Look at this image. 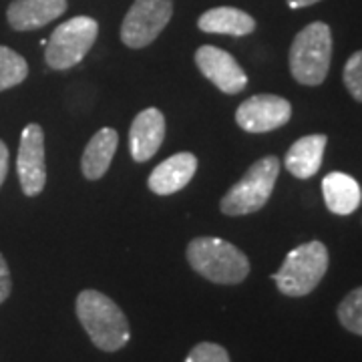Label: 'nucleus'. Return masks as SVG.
Segmentation results:
<instances>
[{"mask_svg": "<svg viewBox=\"0 0 362 362\" xmlns=\"http://www.w3.org/2000/svg\"><path fill=\"white\" fill-rule=\"evenodd\" d=\"M75 312L90 342L103 352L125 349L131 340V326L125 312L99 290L78 292Z\"/></svg>", "mask_w": 362, "mask_h": 362, "instance_id": "obj_1", "label": "nucleus"}, {"mask_svg": "<svg viewBox=\"0 0 362 362\" xmlns=\"http://www.w3.org/2000/svg\"><path fill=\"white\" fill-rule=\"evenodd\" d=\"M185 256L194 272L214 284H242L250 276L246 254L221 238H195L189 242Z\"/></svg>", "mask_w": 362, "mask_h": 362, "instance_id": "obj_2", "label": "nucleus"}, {"mask_svg": "<svg viewBox=\"0 0 362 362\" xmlns=\"http://www.w3.org/2000/svg\"><path fill=\"white\" fill-rule=\"evenodd\" d=\"M332 61V33L326 23H310L298 33L290 47V73L300 85L318 87Z\"/></svg>", "mask_w": 362, "mask_h": 362, "instance_id": "obj_3", "label": "nucleus"}, {"mask_svg": "<svg viewBox=\"0 0 362 362\" xmlns=\"http://www.w3.org/2000/svg\"><path fill=\"white\" fill-rule=\"evenodd\" d=\"M328 272V250L322 242L314 240L294 247L286 256L282 268L272 274L278 290L290 298L308 296L322 282Z\"/></svg>", "mask_w": 362, "mask_h": 362, "instance_id": "obj_4", "label": "nucleus"}, {"mask_svg": "<svg viewBox=\"0 0 362 362\" xmlns=\"http://www.w3.org/2000/svg\"><path fill=\"white\" fill-rule=\"evenodd\" d=\"M280 175V159L276 156H266L258 159L246 175L230 187V192L221 197V214L235 218V216H250L256 214L268 204L276 181Z\"/></svg>", "mask_w": 362, "mask_h": 362, "instance_id": "obj_5", "label": "nucleus"}, {"mask_svg": "<svg viewBox=\"0 0 362 362\" xmlns=\"http://www.w3.org/2000/svg\"><path fill=\"white\" fill-rule=\"evenodd\" d=\"M99 35V23L90 16H75L59 25L47 40L45 61L49 69L66 71L78 65Z\"/></svg>", "mask_w": 362, "mask_h": 362, "instance_id": "obj_6", "label": "nucleus"}, {"mask_svg": "<svg viewBox=\"0 0 362 362\" xmlns=\"http://www.w3.org/2000/svg\"><path fill=\"white\" fill-rule=\"evenodd\" d=\"M173 14V0H135L123 18L121 40L129 49H145L163 33Z\"/></svg>", "mask_w": 362, "mask_h": 362, "instance_id": "obj_7", "label": "nucleus"}, {"mask_svg": "<svg viewBox=\"0 0 362 362\" xmlns=\"http://www.w3.org/2000/svg\"><path fill=\"white\" fill-rule=\"evenodd\" d=\"M16 173L26 197H37L47 183V159H45V131L37 123H28L21 133Z\"/></svg>", "mask_w": 362, "mask_h": 362, "instance_id": "obj_8", "label": "nucleus"}, {"mask_svg": "<svg viewBox=\"0 0 362 362\" xmlns=\"http://www.w3.org/2000/svg\"><path fill=\"white\" fill-rule=\"evenodd\" d=\"M292 117V105L278 95H254L235 111V123L246 133H270L284 127Z\"/></svg>", "mask_w": 362, "mask_h": 362, "instance_id": "obj_9", "label": "nucleus"}, {"mask_svg": "<svg viewBox=\"0 0 362 362\" xmlns=\"http://www.w3.org/2000/svg\"><path fill=\"white\" fill-rule=\"evenodd\" d=\"M195 65L209 83H214L226 95H238L246 89V71L223 49L211 45L199 47L195 51Z\"/></svg>", "mask_w": 362, "mask_h": 362, "instance_id": "obj_10", "label": "nucleus"}, {"mask_svg": "<svg viewBox=\"0 0 362 362\" xmlns=\"http://www.w3.org/2000/svg\"><path fill=\"white\" fill-rule=\"evenodd\" d=\"M165 139V117L163 113L149 107L143 109L139 115L133 119L129 129V151L133 161L145 163L156 156Z\"/></svg>", "mask_w": 362, "mask_h": 362, "instance_id": "obj_11", "label": "nucleus"}, {"mask_svg": "<svg viewBox=\"0 0 362 362\" xmlns=\"http://www.w3.org/2000/svg\"><path fill=\"white\" fill-rule=\"evenodd\" d=\"M197 171V157L189 151L175 153L161 161L149 175L147 187L156 195H171L181 192Z\"/></svg>", "mask_w": 362, "mask_h": 362, "instance_id": "obj_12", "label": "nucleus"}, {"mask_svg": "<svg viewBox=\"0 0 362 362\" xmlns=\"http://www.w3.org/2000/svg\"><path fill=\"white\" fill-rule=\"evenodd\" d=\"M66 11V0H13L6 11V21L14 30L26 33L47 26Z\"/></svg>", "mask_w": 362, "mask_h": 362, "instance_id": "obj_13", "label": "nucleus"}, {"mask_svg": "<svg viewBox=\"0 0 362 362\" xmlns=\"http://www.w3.org/2000/svg\"><path fill=\"white\" fill-rule=\"evenodd\" d=\"M328 137L326 135H306L300 137L284 157L286 169L298 177V180H310L318 173V169L322 165L324 149H326Z\"/></svg>", "mask_w": 362, "mask_h": 362, "instance_id": "obj_14", "label": "nucleus"}, {"mask_svg": "<svg viewBox=\"0 0 362 362\" xmlns=\"http://www.w3.org/2000/svg\"><path fill=\"white\" fill-rule=\"evenodd\" d=\"M322 194L326 207L337 216H350L362 204V189L358 181L342 171H332L324 177Z\"/></svg>", "mask_w": 362, "mask_h": 362, "instance_id": "obj_15", "label": "nucleus"}, {"mask_svg": "<svg viewBox=\"0 0 362 362\" xmlns=\"http://www.w3.org/2000/svg\"><path fill=\"white\" fill-rule=\"evenodd\" d=\"M117 145H119V135L111 127H103L90 137L81 157V171L87 180L97 181L103 177L115 157Z\"/></svg>", "mask_w": 362, "mask_h": 362, "instance_id": "obj_16", "label": "nucleus"}, {"mask_svg": "<svg viewBox=\"0 0 362 362\" xmlns=\"http://www.w3.org/2000/svg\"><path fill=\"white\" fill-rule=\"evenodd\" d=\"M199 30L209 35H230V37H246L256 30V21L252 14L244 13L233 6L209 8L197 18Z\"/></svg>", "mask_w": 362, "mask_h": 362, "instance_id": "obj_17", "label": "nucleus"}, {"mask_svg": "<svg viewBox=\"0 0 362 362\" xmlns=\"http://www.w3.org/2000/svg\"><path fill=\"white\" fill-rule=\"evenodd\" d=\"M28 75L25 57L8 47H0V90L13 89L21 85Z\"/></svg>", "mask_w": 362, "mask_h": 362, "instance_id": "obj_18", "label": "nucleus"}, {"mask_svg": "<svg viewBox=\"0 0 362 362\" xmlns=\"http://www.w3.org/2000/svg\"><path fill=\"white\" fill-rule=\"evenodd\" d=\"M338 322L344 330H349L356 337H362V286L354 288L346 298L338 304Z\"/></svg>", "mask_w": 362, "mask_h": 362, "instance_id": "obj_19", "label": "nucleus"}, {"mask_svg": "<svg viewBox=\"0 0 362 362\" xmlns=\"http://www.w3.org/2000/svg\"><path fill=\"white\" fill-rule=\"evenodd\" d=\"M344 85L354 101L362 103V51H356L344 65Z\"/></svg>", "mask_w": 362, "mask_h": 362, "instance_id": "obj_20", "label": "nucleus"}, {"mask_svg": "<svg viewBox=\"0 0 362 362\" xmlns=\"http://www.w3.org/2000/svg\"><path fill=\"white\" fill-rule=\"evenodd\" d=\"M185 362H232L228 350L221 344L216 342H199L194 349L189 350V354L185 356Z\"/></svg>", "mask_w": 362, "mask_h": 362, "instance_id": "obj_21", "label": "nucleus"}, {"mask_svg": "<svg viewBox=\"0 0 362 362\" xmlns=\"http://www.w3.org/2000/svg\"><path fill=\"white\" fill-rule=\"evenodd\" d=\"M13 292V278H11V268L6 264L4 256L0 254V304H4Z\"/></svg>", "mask_w": 362, "mask_h": 362, "instance_id": "obj_22", "label": "nucleus"}, {"mask_svg": "<svg viewBox=\"0 0 362 362\" xmlns=\"http://www.w3.org/2000/svg\"><path fill=\"white\" fill-rule=\"evenodd\" d=\"M6 173H8V147L6 143L0 141V187L6 180Z\"/></svg>", "mask_w": 362, "mask_h": 362, "instance_id": "obj_23", "label": "nucleus"}, {"mask_svg": "<svg viewBox=\"0 0 362 362\" xmlns=\"http://www.w3.org/2000/svg\"><path fill=\"white\" fill-rule=\"evenodd\" d=\"M290 8H306V6H312L320 0H286Z\"/></svg>", "mask_w": 362, "mask_h": 362, "instance_id": "obj_24", "label": "nucleus"}]
</instances>
